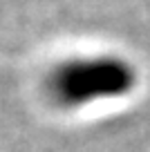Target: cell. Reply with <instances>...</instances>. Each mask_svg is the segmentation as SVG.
<instances>
[{
  "label": "cell",
  "instance_id": "1",
  "mask_svg": "<svg viewBox=\"0 0 150 152\" xmlns=\"http://www.w3.org/2000/svg\"><path fill=\"white\" fill-rule=\"evenodd\" d=\"M137 85V69L117 54L72 58L54 69L49 90L65 107H83L99 101H114L130 94Z\"/></svg>",
  "mask_w": 150,
  "mask_h": 152
}]
</instances>
